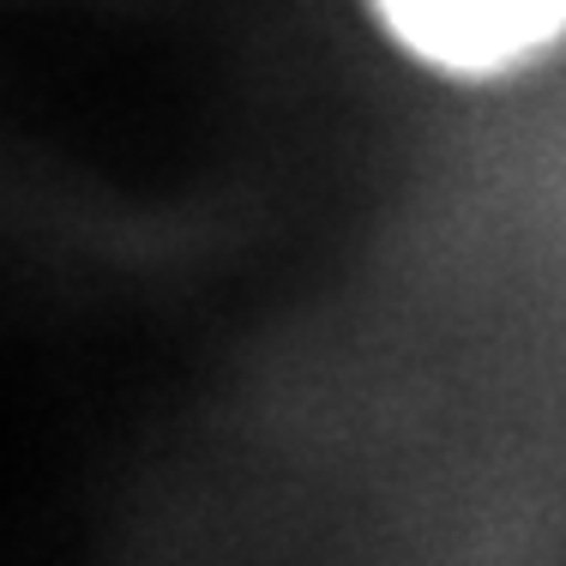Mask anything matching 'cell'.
Segmentation results:
<instances>
[{
	"label": "cell",
	"mask_w": 566,
	"mask_h": 566,
	"mask_svg": "<svg viewBox=\"0 0 566 566\" xmlns=\"http://www.w3.org/2000/svg\"><path fill=\"white\" fill-rule=\"evenodd\" d=\"M403 55L458 78L518 73L566 43V0H374Z\"/></svg>",
	"instance_id": "cell-1"
}]
</instances>
